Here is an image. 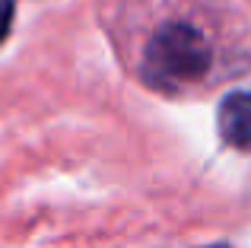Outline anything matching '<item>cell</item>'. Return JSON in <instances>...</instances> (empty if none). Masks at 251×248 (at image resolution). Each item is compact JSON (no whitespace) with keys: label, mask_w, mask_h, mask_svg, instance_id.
I'll return each instance as SVG.
<instances>
[{"label":"cell","mask_w":251,"mask_h":248,"mask_svg":"<svg viewBox=\"0 0 251 248\" xmlns=\"http://www.w3.org/2000/svg\"><path fill=\"white\" fill-rule=\"evenodd\" d=\"M13 16H16V0H0V45L13 29Z\"/></svg>","instance_id":"3"},{"label":"cell","mask_w":251,"mask_h":248,"mask_svg":"<svg viewBox=\"0 0 251 248\" xmlns=\"http://www.w3.org/2000/svg\"><path fill=\"white\" fill-rule=\"evenodd\" d=\"M213 67V45L194 23H162L143 45L140 76L159 93H178L201 83Z\"/></svg>","instance_id":"1"},{"label":"cell","mask_w":251,"mask_h":248,"mask_svg":"<svg viewBox=\"0 0 251 248\" xmlns=\"http://www.w3.org/2000/svg\"><path fill=\"white\" fill-rule=\"evenodd\" d=\"M207 248H232V245H226V242H216V245H207Z\"/></svg>","instance_id":"4"},{"label":"cell","mask_w":251,"mask_h":248,"mask_svg":"<svg viewBox=\"0 0 251 248\" xmlns=\"http://www.w3.org/2000/svg\"><path fill=\"white\" fill-rule=\"evenodd\" d=\"M216 127L232 149L251 153V89L223 96L220 108H216Z\"/></svg>","instance_id":"2"}]
</instances>
